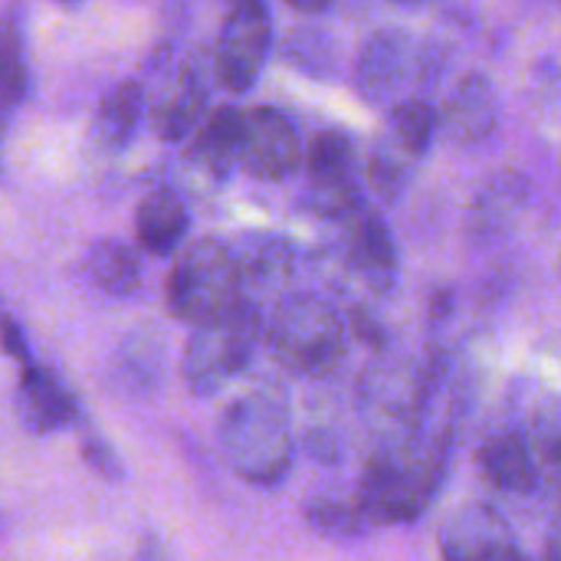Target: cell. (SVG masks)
Masks as SVG:
<instances>
[{
	"label": "cell",
	"instance_id": "obj_1",
	"mask_svg": "<svg viewBox=\"0 0 561 561\" xmlns=\"http://www.w3.org/2000/svg\"><path fill=\"white\" fill-rule=\"evenodd\" d=\"M217 437L230 470L253 486H276L293 467L289 404L273 385L240 394L224 411Z\"/></svg>",
	"mask_w": 561,
	"mask_h": 561
},
{
	"label": "cell",
	"instance_id": "obj_2",
	"mask_svg": "<svg viewBox=\"0 0 561 561\" xmlns=\"http://www.w3.org/2000/svg\"><path fill=\"white\" fill-rule=\"evenodd\" d=\"M164 302L168 312L187 325H204L237 309L243 302V289L230 243L217 237L184 243L164 279Z\"/></svg>",
	"mask_w": 561,
	"mask_h": 561
},
{
	"label": "cell",
	"instance_id": "obj_3",
	"mask_svg": "<svg viewBox=\"0 0 561 561\" xmlns=\"http://www.w3.org/2000/svg\"><path fill=\"white\" fill-rule=\"evenodd\" d=\"M263 332H266L263 309L250 302H240L227 316L194 325L181 358V375L187 391L194 398H210L224 391L237 375L247 371V365L256 355V345L263 342Z\"/></svg>",
	"mask_w": 561,
	"mask_h": 561
},
{
	"label": "cell",
	"instance_id": "obj_4",
	"mask_svg": "<svg viewBox=\"0 0 561 561\" xmlns=\"http://www.w3.org/2000/svg\"><path fill=\"white\" fill-rule=\"evenodd\" d=\"M279 368L293 375H325L345 355V322L319 296L283 299L263 332Z\"/></svg>",
	"mask_w": 561,
	"mask_h": 561
},
{
	"label": "cell",
	"instance_id": "obj_5",
	"mask_svg": "<svg viewBox=\"0 0 561 561\" xmlns=\"http://www.w3.org/2000/svg\"><path fill=\"white\" fill-rule=\"evenodd\" d=\"M440 467H444L440 450H421V447L388 450L365 467L355 510L362 513V519L378 526L414 519L434 496Z\"/></svg>",
	"mask_w": 561,
	"mask_h": 561
},
{
	"label": "cell",
	"instance_id": "obj_6",
	"mask_svg": "<svg viewBox=\"0 0 561 561\" xmlns=\"http://www.w3.org/2000/svg\"><path fill=\"white\" fill-rule=\"evenodd\" d=\"M306 201L325 220H352L362 210L358 151L342 128H322L306 148Z\"/></svg>",
	"mask_w": 561,
	"mask_h": 561
},
{
	"label": "cell",
	"instance_id": "obj_7",
	"mask_svg": "<svg viewBox=\"0 0 561 561\" xmlns=\"http://www.w3.org/2000/svg\"><path fill=\"white\" fill-rule=\"evenodd\" d=\"M434 82L437 66H431V49L417 46L404 30L371 33L355 59V89L365 102L385 105L398 102L408 82Z\"/></svg>",
	"mask_w": 561,
	"mask_h": 561
},
{
	"label": "cell",
	"instance_id": "obj_8",
	"mask_svg": "<svg viewBox=\"0 0 561 561\" xmlns=\"http://www.w3.org/2000/svg\"><path fill=\"white\" fill-rule=\"evenodd\" d=\"M273 46V20L263 0L230 7L220 36L214 43V79L227 92H247L256 85Z\"/></svg>",
	"mask_w": 561,
	"mask_h": 561
},
{
	"label": "cell",
	"instance_id": "obj_9",
	"mask_svg": "<svg viewBox=\"0 0 561 561\" xmlns=\"http://www.w3.org/2000/svg\"><path fill=\"white\" fill-rule=\"evenodd\" d=\"M302 161H306L302 138L279 108L256 105L243 112L240 171L266 184H283L302 171Z\"/></svg>",
	"mask_w": 561,
	"mask_h": 561
},
{
	"label": "cell",
	"instance_id": "obj_10",
	"mask_svg": "<svg viewBox=\"0 0 561 561\" xmlns=\"http://www.w3.org/2000/svg\"><path fill=\"white\" fill-rule=\"evenodd\" d=\"M243 302L263 306L266 299L279 296L293 273H296V247L283 233H240L230 243Z\"/></svg>",
	"mask_w": 561,
	"mask_h": 561
},
{
	"label": "cell",
	"instance_id": "obj_11",
	"mask_svg": "<svg viewBox=\"0 0 561 561\" xmlns=\"http://www.w3.org/2000/svg\"><path fill=\"white\" fill-rule=\"evenodd\" d=\"M243 112L233 105L214 108L187 138L184 171L201 184H224L240 168Z\"/></svg>",
	"mask_w": 561,
	"mask_h": 561
},
{
	"label": "cell",
	"instance_id": "obj_12",
	"mask_svg": "<svg viewBox=\"0 0 561 561\" xmlns=\"http://www.w3.org/2000/svg\"><path fill=\"white\" fill-rule=\"evenodd\" d=\"M207 69L201 59H187L168 79L161 95L148 105V125L161 141H184L207 118Z\"/></svg>",
	"mask_w": 561,
	"mask_h": 561
},
{
	"label": "cell",
	"instance_id": "obj_13",
	"mask_svg": "<svg viewBox=\"0 0 561 561\" xmlns=\"http://www.w3.org/2000/svg\"><path fill=\"white\" fill-rule=\"evenodd\" d=\"M440 556L444 561H529L513 529L486 506H470L444 526Z\"/></svg>",
	"mask_w": 561,
	"mask_h": 561
},
{
	"label": "cell",
	"instance_id": "obj_14",
	"mask_svg": "<svg viewBox=\"0 0 561 561\" xmlns=\"http://www.w3.org/2000/svg\"><path fill=\"white\" fill-rule=\"evenodd\" d=\"M16 417L33 437H46L62 427H72L79 417V404L53 368L30 362L20 368L16 381Z\"/></svg>",
	"mask_w": 561,
	"mask_h": 561
},
{
	"label": "cell",
	"instance_id": "obj_15",
	"mask_svg": "<svg viewBox=\"0 0 561 561\" xmlns=\"http://www.w3.org/2000/svg\"><path fill=\"white\" fill-rule=\"evenodd\" d=\"M500 122V99L483 72H467L457 79L450 95L440 105V131L454 145H480L496 131Z\"/></svg>",
	"mask_w": 561,
	"mask_h": 561
},
{
	"label": "cell",
	"instance_id": "obj_16",
	"mask_svg": "<svg viewBox=\"0 0 561 561\" xmlns=\"http://www.w3.org/2000/svg\"><path fill=\"white\" fill-rule=\"evenodd\" d=\"M348 266L371 286L391 289L398 279V247L378 210H358L348 220Z\"/></svg>",
	"mask_w": 561,
	"mask_h": 561
},
{
	"label": "cell",
	"instance_id": "obj_17",
	"mask_svg": "<svg viewBox=\"0 0 561 561\" xmlns=\"http://www.w3.org/2000/svg\"><path fill=\"white\" fill-rule=\"evenodd\" d=\"M191 214L174 187H154L135 210V240L151 256H174L187 243Z\"/></svg>",
	"mask_w": 561,
	"mask_h": 561
},
{
	"label": "cell",
	"instance_id": "obj_18",
	"mask_svg": "<svg viewBox=\"0 0 561 561\" xmlns=\"http://www.w3.org/2000/svg\"><path fill=\"white\" fill-rule=\"evenodd\" d=\"M529 440L516 431H500L477 450V467L483 480L500 493H529L536 486L539 467Z\"/></svg>",
	"mask_w": 561,
	"mask_h": 561
},
{
	"label": "cell",
	"instance_id": "obj_19",
	"mask_svg": "<svg viewBox=\"0 0 561 561\" xmlns=\"http://www.w3.org/2000/svg\"><path fill=\"white\" fill-rule=\"evenodd\" d=\"M148 108V89L138 79L118 82L95 108L92 118V141L102 151H122L131 138Z\"/></svg>",
	"mask_w": 561,
	"mask_h": 561
},
{
	"label": "cell",
	"instance_id": "obj_20",
	"mask_svg": "<svg viewBox=\"0 0 561 561\" xmlns=\"http://www.w3.org/2000/svg\"><path fill=\"white\" fill-rule=\"evenodd\" d=\"M85 283L105 299H128L141 286V263L138 253L122 240H99L82 256Z\"/></svg>",
	"mask_w": 561,
	"mask_h": 561
},
{
	"label": "cell",
	"instance_id": "obj_21",
	"mask_svg": "<svg viewBox=\"0 0 561 561\" xmlns=\"http://www.w3.org/2000/svg\"><path fill=\"white\" fill-rule=\"evenodd\" d=\"M440 135V108L424 99V95H408L398 99L391 115H388V131L385 141L401 151L404 158H411L414 164L431 151L434 138Z\"/></svg>",
	"mask_w": 561,
	"mask_h": 561
},
{
	"label": "cell",
	"instance_id": "obj_22",
	"mask_svg": "<svg viewBox=\"0 0 561 561\" xmlns=\"http://www.w3.org/2000/svg\"><path fill=\"white\" fill-rule=\"evenodd\" d=\"M526 201V181L523 178H496L490 181L470 214V224L477 233H490V230H503L506 224H513V217L519 214Z\"/></svg>",
	"mask_w": 561,
	"mask_h": 561
},
{
	"label": "cell",
	"instance_id": "obj_23",
	"mask_svg": "<svg viewBox=\"0 0 561 561\" xmlns=\"http://www.w3.org/2000/svg\"><path fill=\"white\" fill-rule=\"evenodd\" d=\"M26 92V62L16 23L0 16V131L7 128L13 108Z\"/></svg>",
	"mask_w": 561,
	"mask_h": 561
},
{
	"label": "cell",
	"instance_id": "obj_24",
	"mask_svg": "<svg viewBox=\"0 0 561 561\" xmlns=\"http://www.w3.org/2000/svg\"><path fill=\"white\" fill-rule=\"evenodd\" d=\"M411 171H414V161L404 158L401 151H394L385 138L375 145L371 158H368V187L378 194L381 204H398L408 191V181H411Z\"/></svg>",
	"mask_w": 561,
	"mask_h": 561
},
{
	"label": "cell",
	"instance_id": "obj_25",
	"mask_svg": "<svg viewBox=\"0 0 561 561\" xmlns=\"http://www.w3.org/2000/svg\"><path fill=\"white\" fill-rule=\"evenodd\" d=\"M533 454L536 460H542L556 477H561V404H549L539 411V417L533 421Z\"/></svg>",
	"mask_w": 561,
	"mask_h": 561
},
{
	"label": "cell",
	"instance_id": "obj_26",
	"mask_svg": "<svg viewBox=\"0 0 561 561\" xmlns=\"http://www.w3.org/2000/svg\"><path fill=\"white\" fill-rule=\"evenodd\" d=\"M79 454H82L85 467H89L95 477H102V480H108V483H118V480L125 477V467H122L115 447H112L99 431L82 427V434H79Z\"/></svg>",
	"mask_w": 561,
	"mask_h": 561
},
{
	"label": "cell",
	"instance_id": "obj_27",
	"mask_svg": "<svg viewBox=\"0 0 561 561\" xmlns=\"http://www.w3.org/2000/svg\"><path fill=\"white\" fill-rule=\"evenodd\" d=\"M0 348H3L13 362H20V368L33 362L23 329L16 325V319H13L3 306H0Z\"/></svg>",
	"mask_w": 561,
	"mask_h": 561
},
{
	"label": "cell",
	"instance_id": "obj_28",
	"mask_svg": "<svg viewBox=\"0 0 561 561\" xmlns=\"http://www.w3.org/2000/svg\"><path fill=\"white\" fill-rule=\"evenodd\" d=\"M131 561H178V559L171 556V549L164 546V539H161V536H145V539L138 542V549H135Z\"/></svg>",
	"mask_w": 561,
	"mask_h": 561
},
{
	"label": "cell",
	"instance_id": "obj_29",
	"mask_svg": "<svg viewBox=\"0 0 561 561\" xmlns=\"http://www.w3.org/2000/svg\"><path fill=\"white\" fill-rule=\"evenodd\" d=\"M283 3H289L299 13H322V10H329L332 0H283Z\"/></svg>",
	"mask_w": 561,
	"mask_h": 561
},
{
	"label": "cell",
	"instance_id": "obj_30",
	"mask_svg": "<svg viewBox=\"0 0 561 561\" xmlns=\"http://www.w3.org/2000/svg\"><path fill=\"white\" fill-rule=\"evenodd\" d=\"M542 561H561V526L549 536L546 542V552H542Z\"/></svg>",
	"mask_w": 561,
	"mask_h": 561
},
{
	"label": "cell",
	"instance_id": "obj_31",
	"mask_svg": "<svg viewBox=\"0 0 561 561\" xmlns=\"http://www.w3.org/2000/svg\"><path fill=\"white\" fill-rule=\"evenodd\" d=\"M391 3H427V0H391Z\"/></svg>",
	"mask_w": 561,
	"mask_h": 561
},
{
	"label": "cell",
	"instance_id": "obj_32",
	"mask_svg": "<svg viewBox=\"0 0 561 561\" xmlns=\"http://www.w3.org/2000/svg\"><path fill=\"white\" fill-rule=\"evenodd\" d=\"M230 7H237V3H253V0H227Z\"/></svg>",
	"mask_w": 561,
	"mask_h": 561
},
{
	"label": "cell",
	"instance_id": "obj_33",
	"mask_svg": "<svg viewBox=\"0 0 561 561\" xmlns=\"http://www.w3.org/2000/svg\"><path fill=\"white\" fill-rule=\"evenodd\" d=\"M62 3H72V0H62Z\"/></svg>",
	"mask_w": 561,
	"mask_h": 561
}]
</instances>
